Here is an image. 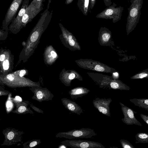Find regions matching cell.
<instances>
[{
  "instance_id": "obj_1",
  "label": "cell",
  "mask_w": 148,
  "mask_h": 148,
  "mask_svg": "<svg viewBox=\"0 0 148 148\" xmlns=\"http://www.w3.org/2000/svg\"><path fill=\"white\" fill-rule=\"evenodd\" d=\"M130 2L131 5L128 8V15L126 26L127 35L134 29L138 23L143 3V0H130Z\"/></svg>"
},
{
  "instance_id": "obj_2",
  "label": "cell",
  "mask_w": 148,
  "mask_h": 148,
  "mask_svg": "<svg viewBox=\"0 0 148 148\" xmlns=\"http://www.w3.org/2000/svg\"><path fill=\"white\" fill-rule=\"evenodd\" d=\"M117 5L114 2L98 14L96 16L98 18L112 19L113 22L115 23L121 18L123 8L121 6L116 7Z\"/></svg>"
},
{
  "instance_id": "obj_3",
  "label": "cell",
  "mask_w": 148,
  "mask_h": 148,
  "mask_svg": "<svg viewBox=\"0 0 148 148\" xmlns=\"http://www.w3.org/2000/svg\"><path fill=\"white\" fill-rule=\"evenodd\" d=\"M43 9L35 0H33L27 9L23 16L21 27L25 26L28 23L32 21L36 16Z\"/></svg>"
},
{
  "instance_id": "obj_4",
  "label": "cell",
  "mask_w": 148,
  "mask_h": 148,
  "mask_svg": "<svg viewBox=\"0 0 148 148\" xmlns=\"http://www.w3.org/2000/svg\"><path fill=\"white\" fill-rule=\"evenodd\" d=\"M62 134L64 137L69 139L90 138L97 135L94 130L89 128L74 129Z\"/></svg>"
},
{
  "instance_id": "obj_5",
  "label": "cell",
  "mask_w": 148,
  "mask_h": 148,
  "mask_svg": "<svg viewBox=\"0 0 148 148\" xmlns=\"http://www.w3.org/2000/svg\"><path fill=\"white\" fill-rule=\"evenodd\" d=\"M23 0H13L8 9L2 23L4 28H7L8 25L15 18Z\"/></svg>"
},
{
  "instance_id": "obj_6",
  "label": "cell",
  "mask_w": 148,
  "mask_h": 148,
  "mask_svg": "<svg viewBox=\"0 0 148 148\" xmlns=\"http://www.w3.org/2000/svg\"><path fill=\"white\" fill-rule=\"evenodd\" d=\"M64 144L67 146L75 148H105L101 143L92 141L80 140H66Z\"/></svg>"
},
{
  "instance_id": "obj_7",
  "label": "cell",
  "mask_w": 148,
  "mask_h": 148,
  "mask_svg": "<svg viewBox=\"0 0 148 148\" xmlns=\"http://www.w3.org/2000/svg\"><path fill=\"white\" fill-rule=\"evenodd\" d=\"M119 103L124 115V118L122 119V121L128 125L134 124L142 126L141 123L136 119L134 116V114L137 113V112L123 103L119 102Z\"/></svg>"
},
{
  "instance_id": "obj_8",
  "label": "cell",
  "mask_w": 148,
  "mask_h": 148,
  "mask_svg": "<svg viewBox=\"0 0 148 148\" xmlns=\"http://www.w3.org/2000/svg\"><path fill=\"white\" fill-rule=\"evenodd\" d=\"M112 101L111 98L106 99L97 97L93 100L92 103L94 106L100 112L110 116V104Z\"/></svg>"
},
{
  "instance_id": "obj_9",
  "label": "cell",
  "mask_w": 148,
  "mask_h": 148,
  "mask_svg": "<svg viewBox=\"0 0 148 148\" xmlns=\"http://www.w3.org/2000/svg\"><path fill=\"white\" fill-rule=\"evenodd\" d=\"M29 0L23 1L21 9L16 16L11 22L10 27L11 29L18 30L21 28L22 19L26 10L29 5Z\"/></svg>"
},
{
  "instance_id": "obj_10",
  "label": "cell",
  "mask_w": 148,
  "mask_h": 148,
  "mask_svg": "<svg viewBox=\"0 0 148 148\" xmlns=\"http://www.w3.org/2000/svg\"><path fill=\"white\" fill-rule=\"evenodd\" d=\"M63 102L66 108L72 113L80 115L83 112L82 109L75 102L67 99H63Z\"/></svg>"
},
{
  "instance_id": "obj_11",
  "label": "cell",
  "mask_w": 148,
  "mask_h": 148,
  "mask_svg": "<svg viewBox=\"0 0 148 148\" xmlns=\"http://www.w3.org/2000/svg\"><path fill=\"white\" fill-rule=\"evenodd\" d=\"M90 92L87 89L83 88H77L72 89L69 92L72 99H76L87 95Z\"/></svg>"
},
{
  "instance_id": "obj_12",
  "label": "cell",
  "mask_w": 148,
  "mask_h": 148,
  "mask_svg": "<svg viewBox=\"0 0 148 148\" xmlns=\"http://www.w3.org/2000/svg\"><path fill=\"white\" fill-rule=\"evenodd\" d=\"M89 0H78L77 5L79 10L85 16L87 15L90 9L89 8Z\"/></svg>"
},
{
  "instance_id": "obj_13",
  "label": "cell",
  "mask_w": 148,
  "mask_h": 148,
  "mask_svg": "<svg viewBox=\"0 0 148 148\" xmlns=\"http://www.w3.org/2000/svg\"><path fill=\"white\" fill-rule=\"evenodd\" d=\"M130 101L135 106L148 110V99H130Z\"/></svg>"
},
{
  "instance_id": "obj_14",
  "label": "cell",
  "mask_w": 148,
  "mask_h": 148,
  "mask_svg": "<svg viewBox=\"0 0 148 148\" xmlns=\"http://www.w3.org/2000/svg\"><path fill=\"white\" fill-rule=\"evenodd\" d=\"M135 143H148V134L144 132L137 133L136 136Z\"/></svg>"
},
{
  "instance_id": "obj_15",
  "label": "cell",
  "mask_w": 148,
  "mask_h": 148,
  "mask_svg": "<svg viewBox=\"0 0 148 148\" xmlns=\"http://www.w3.org/2000/svg\"><path fill=\"white\" fill-rule=\"evenodd\" d=\"M130 78L133 79L148 78V69L136 73L131 77Z\"/></svg>"
},
{
  "instance_id": "obj_16",
  "label": "cell",
  "mask_w": 148,
  "mask_h": 148,
  "mask_svg": "<svg viewBox=\"0 0 148 148\" xmlns=\"http://www.w3.org/2000/svg\"><path fill=\"white\" fill-rule=\"evenodd\" d=\"M119 141L123 148H135L132 144L126 140L122 139Z\"/></svg>"
},
{
  "instance_id": "obj_17",
  "label": "cell",
  "mask_w": 148,
  "mask_h": 148,
  "mask_svg": "<svg viewBox=\"0 0 148 148\" xmlns=\"http://www.w3.org/2000/svg\"><path fill=\"white\" fill-rule=\"evenodd\" d=\"M39 34V32H38L34 30L30 37L31 41L33 42H35L38 38Z\"/></svg>"
},
{
  "instance_id": "obj_18",
  "label": "cell",
  "mask_w": 148,
  "mask_h": 148,
  "mask_svg": "<svg viewBox=\"0 0 148 148\" xmlns=\"http://www.w3.org/2000/svg\"><path fill=\"white\" fill-rule=\"evenodd\" d=\"M9 64L8 60L7 59L3 61V69L4 70H8L9 69Z\"/></svg>"
},
{
  "instance_id": "obj_19",
  "label": "cell",
  "mask_w": 148,
  "mask_h": 148,
  "mask_svg": "<svg viewBox=\"0 0 148 148\" xmlns=\"http://www.w3.org/2000/svg\"><path fill=\"white\" fill-rule=\"evenodd\" d=\"M103 40L105 42L107 41L110 37V34L108 33H105L103 34L102 36Z\"/></svg>"
},
{
  "instance_id": "obj_20",
  "label": "cell",
  "mask_w": 148,
  "mask_h": 148,
  "mask_svg": "<svg viewBox=\"0 0 148 148\" xmlns=\"http://www.w3.org/2000/svg\"><path fill=\"white\" fill-rule=\"evenodd\" d=\"M140 115L142 119L148 125V116L142 114H140Z\"/></svg>"
},
{
  "instance_id": "obj_21",
  "label": "cell",
  "mask_w": 148,
  "mask_h": 148,
  "mask_svg": "<svg viewBox=\"0 0 148 148\" xmlns=\"http://www.w3.org/2000/svg\"><path fill=\"white\" fill-rule=\"evenodd\" d=\"M96 0H89V8L90 10L92 9L95 4Z\"/></svg>"
},
{
  "instance_id": "obj_22",
  "label": "cell",
  "mask_w": 148,
  "mask_h": 148,
  "mask_svg": "<svg viewBox=\"0 0 148 148\" xmlns=\"http://www.w3.org/2000/svg\"><path fill=\"white\" fill-rule=\"evenodd\" d=\"M95 71H103L104 70V68L99 65H96L95 68Z\"/></svg>"
},
{
  "instance_id": "obj_23",
  "label": "cell",
  "mask_w": 148,
  "mask_h": 148,
  "mask_svg": "<svg viewBox=\"0 0 148 148\" xmlns=\"http://www.w3.org/2000/svg\"><path fill=\"white\" fill-rule=\"evenodd\" d=\"M72 36L71 35H70L69 36V42L70 45L71 46H74L75 44V42L72 39Z\"/></svg>"
},
{
  "instance_id": "obj_24",
  "label": "cell",
  "mask_w": 148,
  "mask_h": 148,
  "mask_svg": "<svg viewBox=\"0 0 148 148\" xmlns=\"http://www.w3.org/2000/svg\"><path fill=\"white\" fill-rule=\"evenodd\" d=\"M14 136V133L12 132H10L9 133L8 135V138L9 140H12Z\"/></svg>"
},
{
  "instance_id": "obj_25",
  "label": "cell",
  "mask_w": 148,
  "mask_h": 148,
  "mask_svg": "<svg viewBox=\"0 0 148 148\" xmlns=\"http://www.w3.org/2000/svg\"><path fill=\"white\" fill-rule=\"evenodd\" d=\"M36 96L38 99H40L42 98L43 95L42 92L39 91L37 93Z\"/></svg>"
},
{
  "instance_id": "obj_26",
  "label": "cell",
  "mask_w": 148,
  "mask_h": 148,
  "mask_svg": "<svg viewBox=\"0 0 148 148\" xmlns=\"http://www.w3.org/2000/svg\"><path fill=\"white\" fill-rule=\"evenodd\" d=\"M103 1L106 6H109L112 4L111 0H103Z\"/></svg>"
},
{
  "instance_id": "obj_27",
  "label": "cell",
  "mask_w": 148,
  "mask_h": 148,
  "mask_svg": "<svg viewBox=\"0 0 148 148\" xmlns=\"http://www.w3.org/2000/svg\"><path fill=\"white\" fill-rule=\"evenodd\" d=\"M26 108L23 106H21L19 107L18 111L20 113H22L24 112L26 110Z\"/></svg>"
},
{
  "instance_id": "obj_28",
  "label": "cell",
  "mask_w": 148,
  "mask_h": 148,
  "mask_svg": "<svg viewBox=\"0 0 148 148\" xmlns=\"http://www.w3.org/2000/svg\"><path fill=\"white\" fill-rule=\"evenodd\" d=\"M7 78L10 81L13 80L14 78V75L12 74H10L8 75L7 76Z\"/></svg>"
},
{
  "instance_id": "obj_29",
  "label": "cell",
  "mask_w": 148,
  "mask_h": 148,
  "mask_svg": "<svg viewBox=\"0 0 148 148\" xmlns=\"http://www.w3.org/2000/svg\"><path fill=\"white\" fill-rule=\"evenodd\" d=\"M26 73V71L25 70H21L20 72L19 76L22 77L25 75Z\"/></svg>"
},
{
  "instance_id": "obj_30",
  "label": "cell",
  "mask_w": 148,
  "mask_h": 148,
  "mask_svg": "<svg viewBox=\"0 0 148 148\" xmlns=\"http://www.w3.org/2000/svg\"><path fill=\"white\" fill-rule=\"evenodd\" d=\"M37 142L36 141H34L31 142L30 145L29 146L30 147H33L35 146L37 144Z\"/></svg>"
},
{
  "instance_id": "obj_31",
  "label": "cell",
  "mask_w": 148,
  "mask_h": 148,
  "mask_svg": "<svg viewBox=\"0 0 148 148\" xmlns=\"http://www.w3.org/2000/svg\"><path fill=\"white\" fill-rule=\"evenodd\" d=\"M51 54L53 58H55L57 57V55L56 53L53 51H51Z\"/></svg>"
},
{
  "instance_id": "obj_32",
  "label": "cell",
  "mask_w": 148,
  "mask_h": 148,
  "mask_svg": "<svg viewBox=\"0 0 148 148\" xmlns=\"http://www.w3.org/2000/svg\"><path fill=\"white\" fill-rule=\"evenodd\" d=\"M38 3L41 7H43V0H35Z\"/></svg>"
},
{
  "instance_id": "obj_33",
  "label": "cell",
  "mask_w": 148,
  "mask_h": 148,
  "mask_svg": "<svg viewBox=\"0 0 148 148\" xmlns=\"http://www.w3.org/2000/svg\"><path fill=\"white\" fill-rule=\"evenodd\" d=\"M75 77V75L74 73L71 74L69 76V78L70 80L73 79Z\"/></svg>"
},
{
  "instance_id": "obj_34",
  "label": "cell",
  "mask_w": 148,
  "mask_h": 148,
  "mask_svg": "<svg viewBox=\"0 0 148 148\" xmlns=\"http://www.w3.org/2000/svg\"><path fill=\"white\" fill-rule=\"evenodd\" d=\"M74 0H66L65 4L66 5H69Z\"/></svg>"
},
{
  "instance_id": "obj_35",
  "label": "cell",
  "mask_w": 148,
  "mask_h": 148,
  "mask_svg": "<svg viewBox=\"0 0 148 148\" xmlns=\"http://www.w3.org/2000/svg\"><path fill=\"white\" fill-rule=\"evenodd\" d=\"M5 58V55L4 54L1 55L0 56V61H3Z\"/></svg>"
},
{
  "instance_id": "obj_36",
  "label": "cell",
  "mask_w": 148,
  "mask_h": 148,
  "mask_svg": "<svg viewBox=\"0 0 148 148\" xmlns=\"http://www.w3.org/2000/svg\"><path fill=\"white\" fill-rule=\"evenodd\" d=\"M7 107L8 108L10 107L11 106V103L10 101H8L7 103Z\"/></svg>"
},
{
  "instance_id": "obj_37",
  "label": "cell",
  "mask_w": 148,
  "mask_h": 148,
  "mask_svg": "<svg viewBox=\"0 0 148 148\" xmlns=\"http://www.w3.org/2000/svg\"><path fill=\"white\" fill-rule=\"evenodd\" d=\"M15 98H16V100H17L18 101H22V99H21V98L19 96H16L15 97Z\"/></svg>"
},
{
  "instance_id": "obj_38",
  "label": "cell",
  "mask_w": 148,
  "mask_h": 148,
  "mask_svg": "<svg viewBox=\"0 0 148 148\" xmlns=\"http://www.w3.org/2000/svg\"><path fill=\"white\" fill-rule=\"evenodd\" d=\"M51 0H49L48 3L47 4V8L48 9H49V5L51 2Z\"/></svg>"
},
{
  "instance_id": "obj_39",
  "label": "cell",
  "mask_w": 148,
  "mask_h": 148,
  "mask_svg": "<svg viewBox=\"0 0 148 148\" xmlns=\"http://www.w3.org/2000/svg\"><path fill=\"white\" fill-rule=\"evenodd\" d=\"M114 75L117 76L118 75V73H113Z\"/></svg>"
}]
</instances>
